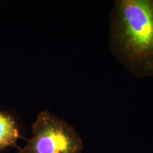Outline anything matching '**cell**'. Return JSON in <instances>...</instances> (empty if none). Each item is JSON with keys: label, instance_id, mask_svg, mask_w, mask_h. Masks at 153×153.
<instances>
[{"label": "cell", "instance_id": "1", "mask_svg": "<svg viewBox=\"0 0 153 153\" xmlns=\"http://www.w3.org/2000/svg\"><path fill=\"white\" fill-rule=\"evenodd\" d=\"M109 47L137 77L153 76V0H116L111 11Z\"/></svg>", "mask_w": 153, "mask_h": 153}, {"label": "cell", "instance_id": "2", "mask_svg": "<svg viewBox=\"0 0 153 153\" xmlns=\"http://www.w3.org/2000/svg\"><path fill=\"white\" fill-rule=\"evenodd\" d=\"M84 144L75 128L48 110L32 125V136L18 153H81Z\"/></svg>", "mask_w": 153, "mask_h": 153}, {"label": "cell", "instance_id": "3", "mask_svg": "<svg viewBox=\"0 0 153 153\" xmlns=\"http://www.w3.org/2000/svg\"><path fill=\"white\" fill-rule=\"evenodd\" d=\"M20 137V129L15 118L0 111V151L16 146Z\"/></svg>", "mask_w": 153, "mask_h": 153}]
</instances>
